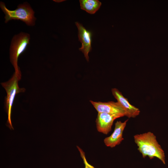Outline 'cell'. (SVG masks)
<instances>
[{
  "mask_svg": "<svg viewBox=\"0 0 168 168\" xmlns=\"http://www.w3.org/2000/svg\"><path fill=\"white\" fill-rule=\"evenodd\" d=\"M138 150L143 158L148 156L150 159L156 157L165 164L164 152L157 142L156 136L151 132L137 134L133 137Z\"/></svg>",
  "mask_w": 168,
  "mask_h": 168,
  "instance_id": "cell-1",
  "label": "cell"
},
{
  "mask_svg": "<svg viewBox=\"0 0 168 168\" xmlns=\"http://www.w3.org/2000/svg\"><path fill=\"white\" fill-rule=\"evenodd\" d=\"M0 6L5 15V23L11 20H20L29 26H33L35 24L36 18L34 16V12L27 2L19 5L14 10L7 8L4 3L2 2Z\"/></svg>",
  "mask_w": 168,
  "mask_h": 168,
  "instance_id": "cell-2",
  "label": "cell"
},
{
  "mask_svg": "<svg viewBox=\"0 0 168 168\" xmlns=\"http://www.w3.org/2000/svg\"><path fill=\"white\" fill-rule=\"evenodd\" d=\"M30 35L28 33L21 32L15 35L13 38L10 49V61L14 67L15 73L20 80L21 73L17 64L19 56L26 49L29 44Z\"/></svg>",
  "mask_w": 168,
  "mask_h": 168,
  "instance_id": "cell-3",
  "label": "cell"
},
{
  "mask_svg": "<svg viewBox=\"0 0 168 168\" xmlns=\"http://www.w3.org/2000/svg\"><path fill=\"white\" fill-rule=\"evenodd\" d=\"M19 80L14 73L12 78L8 81L1 83L7 92V95L5 99V106L8 115L7 123L8 127L11 129H14L11 122V114L15 97L17 94L24 92L26 90L25 88H20L19 87L18 82Z\"/></svg>",
  "mask_w": 168,
  "mask_h": 168,
  "instance_id": "cell-4",
  "label": "cell"
},
{
  "mask_svg": "<svg viewBox=\"0 0 168 168\" xmlns=\"http://www.w3.org/2000/svg\"><path fill=\"white\" fill-rule=\"evenodd\" d=\"M98 113H103L111 114L117 118L126 116L125 111L117 102L111 101L106 102H95L90 100Z\"/></svg>",
  "mask_w": 168,
  "mask_h": 168,
  "instance_id": "cell-5",
  "label": "cell"
},
{
  "mask_svg": "<svg viewBox=\"0 0 168 168\" xmlns=\"http://www.w3.org/2000/svg\"><path fill=\"white\" fill-rule=\"evenodd\" d=\"M75 24L78 29V37L79 40L82 44V47L79 49L84 54L86 59L89 60V53L91 50V43L92 33L87 30L82 25L76 22Z\"/></svg>",
  "mask_w": 168,
  "mask_h": 168,
  "instance_id": "cell-6",
  "label": "cell"
},
{
  "mask_svg": "<svg viewBox=\"0 0 168 168\" xmlns=\"http://www.w3.org/2000/svg\"><path fill=\"white\" fill-rule=\"evenodd\" d=\"M128 120L127 119L124 122L117 121L115 124L114 130L112 134L104 140L105 145L111 148L114 147L119 144L124 140L123 134Z\"/></svg>",
  "mask_w": 168,
  "mask_h": 168,
  "instance_id": "cell-7",
  "label": "cell"
},
{
  "mask_svg": "<svg viewBox=\"0 0 168 168\" xmlns=\"http://www.w3.org/2000/svg\"><path fill=\"white\" fill-rule=\"evenodd\" d=\"M112 94L117 100V102L123 107L126 112V116L129 118H135L139 114V109L131 105L127 98L116 88L111 90Z\"/></svg>",
  "mask_w": 168,
  "mask_h": 168,
  "instance_id": "cell-8",
  "label": "cell"
},
{
  "mask_svg": "<svg viewBox=\"0 0 168 168\" xmlns=\"http://www.w3.org/2000/svg\"><path fill=\"white\" fill-rule=\"evenodd\" d=\"M117 118L115 116L111 114L98 113L96 120L98 131L105 134H107L111 131L114 121Z\"/></svg>",
  "mask_w": 168,
  "mask_h": 168,
  "instance_id": "cell-9",
  "label": "cell"
},
{
  "mask_svg": "<svg viewBox=\"0 0 168 168\" xmlns=\"http://www.w3.org/2000/svg\"><path fill=\"white\" fill-rule=\"evenodd\" d=\"M81 8L90 14H94L100 8L101 3L97 0H80Z\"/></svg>",
  "mask_w": 168,
  "mask_h": 168,
  "instance_id": "cell-10",
  "label": "cell"
},
{
  "mask_svg": "<svg viewBox=\"0 0 168 168\" xmlns=\"http://www.w3.org/2000/svg\"><path fill=\"white\" fill-rule=\"evenodd\" d=\"M77 147L83 160V163L85 165V168H95L94 166L88 163L86 158L85 153L79 147L77 146Z\"/></svg>",
  "mask_w": 168,
  "mask_h": 168,
  "instance_id": "cell-11",
  "label": "cell"
}]
</instances>
